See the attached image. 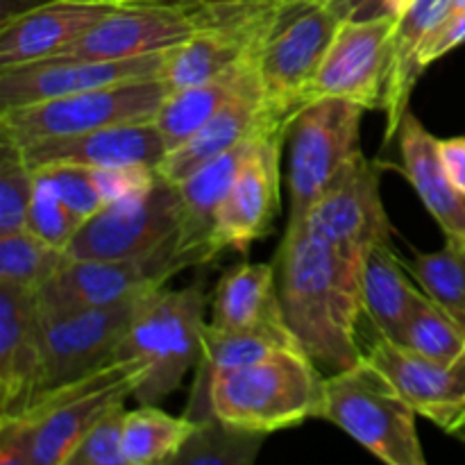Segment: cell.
<instances>
[{"label": "cell", "instance_id": "cell-36", "mask_svg": "<svg viewBox=\"0 0 465 465\" xmlns=\"http://www.w3.org/2000/svg\"><path fill=\"white\" fill-rule=\"evenodd\" d=\"M82 225L84 223L64 203L53 180L45 173L35 171V191H32L30 209H27L25 230H30L32 234L44 239L45 243L66 252L68 243H71L73 236L77 234Z\"/></svg>", "mask_w": 465, "mask_h": 465}, {"label": "cell", "instance_id": "cell-39", "mask_svg": "<svg viewBox=\"0 0 465 465\" xmlns=\"http://www.w3.org/2000/svg\"><path fill=\"white\" fill-rule=\"evenodd\" d=\"M91 173H94V180L98 184L104 204L150 189L159 177L157 168L145 166V163L118 168H91Z\"/></svg>", "mask_w": 465, "mask_h": 465}, {"label": "cell", "instance_id": "cell-17", "mask_svg": "<svg viewBox=\"0 0 465 465\" xmlns=\"http://www.w3.org/2000/svg\"><path fill=\"white\" fill-rule=\"evenodd\" d=\"M363 354L393 381L418 416L445 434L465 439V354L436 361L381 334Z\"/></svg>", "mask_w": 465, "mask_h": 465}, {"label": "cell", "instance_id": "cell-10", "mask_svg": "<svg viewBox=\"0 0 465 465\" xmlns=\"http://www.w3.org/2000/svg\"><path fill=\"white\" fill-rule=\"evenodd\" d=\"M182 198L157 177L150 189L104 204L68 243V259H136L154 252L180 230Z\"/></svg>", "mask_w": 465, "mask_h": 465}, {"label": "cell", "instance_id": "cell-23", "mask_svg": "<svg viewBox=\"0 0 465 465\" xmlns=\"http://www.w3.org/2000/svg\"><path fill=\"white\" fill-rule=\"evenodd\" d=\"M266 132V130H259ZM257 132V134H259ZM257 134L245 139L236 148L218 154L212 162L195 168L191 175L177 182L182 198V218L177 230V250L189 262V266H203L216 259V250L212 245L213 223L221 209L223 200L230 193L232 182L239 175L250 148H252Z\"/></svg>", "mask_w": 465, "mask_h": 465}, {"label": "cell", "instance_id": "cell-1", "mask_svg": "<svg viewBox=\"0 0 465 465\" xmlns=\"http://www.w3.org/2000/svg\"><path fill=\"white\" fill-rule=\"evenodd\" d=\"M277 293L286 325L325 375L363 357L357 343L361 318V263L289 223L275 262Z\"/></svg>", "mask_w": 465, "mask_h": 465}, {"label": "cell", "instance_id": "cell-33", "mask_svg": "<svg viewBox=\"0 0 465 465\" xmlns=\"http://www.w3.org/2000/svg\"><path fill=\"white\" fill-rule=\"evenodd\" d=\"M404 266L420 284L422 293L465 325V248L454 243H445L436 252L411 248V259Z\"/></svg>", "mask_w": 465, "mask_h": 465}, {"label": "cell", "instance_id": "cell-40", "mask_svg": "<svg viewBox=\"0 0 465 465\" xmlns=\"http://www.w3.org/2000/svg\"><path fill=\"white\" fill-rule=\"evenodd\" d=\"M327 3L343 21L350 18L400 16L411 5V0H321Z\"/></svg>", "mask_w": 465, "mask_h": 465}, {"label": "cell", "instance_id": "cell-4", "mask_svg": "<svg viewBox=\"0 0 465 465\" xmlns=\"http://www.w3.org/2000/svg\"><path fill=\"white\" fill-rule=\"evenodd\" d=\"M207 293L195 282L186 289H162L136 302L134 321L118 345L116 359H143L148 375L134 391L139 404H157L180 389L182 380L203 359Z\"/></svg>", "mask_w": 465, "mask_h": 465}, {"label": "cell", "instance_id": "cell-13", "mask_svg": "<svg viewBox=\"0 0 465 465\" xmlns=\"http://www.w3.org/2000/svg\"><path fill=\"white\" fill-rule=\"evenodd\" d=\"M136 302L77 309L54 316L41 313V368L32 402L114 361L118 345L134 321Z\"/></svg>", "mask_w": 465, "mask_h": 465}, {"label": "cell", "instance_id": "cell-7", "mask_svg": "<svg viewBox=\"0 0 465 465\" xmlns=\"http://www.w3.org/2000/svg\"><path fill=\"white\" fill-rule=\"evenodd\" d=\"M366 107L345 98L304 104L286 127L291 193L289 223L302 221L312 204L361 157V118Z\"/></svg>", "mask_w": 465, "mask_h": 465}, {"label": "cell", "instance_id": "cell-35", "mask_svg": "<svg viewBox=\"0 0 465 465\" xmlns=\"http://www.w3.org/2000/svg\"><path fill=\"white\" fill-rule=\"evenodd\" d=\"M35 191V171L21 145L0 134V234L25 230L27 209Z\"/></svg>", "mask_w": 465, "mask_h": 465}, {"label": "cell", "instance_id": "cell-21", "mask_svg": "<svg viewBox=\"0 0 465 465\" xmlns=\"http://www.w3.org/2000/svg\"><path fill=\"white\" fill-rule=\"evenodd\" d=\"M262 112L263 91L262 80H259L257 62H254L250 71L245 73L239 89L234 91V95L193 136H189L184 143L171 150L157 163V173L163 180L177 184L186 175H191L195 168L212 162L213 157L236 148L245 139L257 134L262 130Z\"/></svg>", "mask_w": 465, "mask_h": 465}, {"label": "cell", "instance_id": "cell-8", "mask_svg": "<svg viewBox=\"0 0 465 465\" xmlns=\"http://www.w3.org/2000/svg\"><path fill=\"white\" fill-rule=\"evenodd\" d=\"M168 91L171 89L154 77L41 103L0 107V134L25 148L39 141L68 139L103 127L153 121Z\"/></svg>", "mask_w": 465, "mask_h": 465}, {"label": "cell", "instance_id": "cell-15", "mask_svg": "<svg viewBox=\"0 0 465 465\" xmlns=\"http://www.w3.org/2000/svg\"><path fill=\"white\" fill-rule=\"evenodd\" d=\"M380 168L361 157L312 204L302 221L318 239L334 245L352 262L363 263L375 245L391 243L389 216L381 203Z\"/></svg>", "mask_w": 465, "mask_h": 465}, {"label": "cell", "instance_id": "cell-3", "mask_svg": "<svg viewBox=\"0 0 465 465\" xmlns=\"http://www.w3.org/2000/svg\"><path fill=\"white\" fill-rule=\"evenodd\" d=\"M325 372L304 350H284L209 380L203 418L236 430L272 434L321 418Z\"/></svg>", "mask_w": 465, "mask_h": 465}, {"label": "cell", "instance_id": "cell-32", "mask_svg": "<svg viewBox=\"0 0 465 465\" xmlns=\"http://www.w3.org/2000/svg\"><path fill=\"white\" fill-rule=\"evenodd\" d=\"M266 434L236 430L216 418L195 420L193 434L173 465H250L257 459Z\"/></svg>", "mask_w": 465, "mask_h": 465}, {"label": "cell", "instance_id": "cell-37", "mask_svg": "<svg viewBox=\"0 0 465 465\" xmlns=\"http://www.w3.org/2000/svg\"><path fill=\"white\" fill-rule=\"evenodd\" d=\"M125 407H118L100 418L89 434L80 440L68 465H127L123 454Z\"/></svg>", "mask_w": 465, "mask_h": 465}, {"label": "cell", "instance_id": "cell-28", "mask_svg": "<svg viewBox=\"0 0 465 465\" xmlns=\"http://www.w3.org/2000/svg\"><path fill=\"white\" fill-rule=\"evenodd\" d=\"M284 321L272 263H239L218 280L212 295L213 330H254Z\"/></svg>", "mask_w": 465, "mask_h": 465}, {"label": "cell", "instance_id": "cell-31", "mask_svg": "<svg viewBox=\"0 0 465 465\" xmlns=\"http://www.w3.org/2000/svg\"><path fill=\"white\" fill-rule=\"evenodd\" d=\"M64 250L45 243L30 230L0 234V286L36 295L66 263Z\"/></svg>", "mask_w": 465, "mask_h": 465}, {"label": "cell", "instance_id": "cell-44", "mask_svg": "<svg viewBox=\"0 0 465 465\" xmlns=\"http://www.w3.org/2000/svg\"><path fill=\"white\" fill-rule=\"evenodd\" d=\"M109 3H118V5H125V3H200V0H109Z\"/></svg>", "mask_w": 465, "mask_h": 465}, {"label": "cell", "instance_id": "cell-42", "mask_svg": "<svg viewBox=\"0 0 465 465\" xmlns=\"http://www.w3.org/2000/svg\"><path fill=\"white\" fill-rule=\"evenodd\" d=\"M439 154L450 182L465 198V136L439 139Z\"/></svg>", "mask_w": 465, "mask_h": 465}, {"label": "cell", "instance_id": "cell-12", "mask_svg": "<svg viewBox=\"0 0 465 465\" xmlns=\"http://www.w3.org/2000/svg\"><path fill=\"white\" fill-rule=\"evenodd\" d=\"M212 16L203 3L116 5L89 32L50 59L114 62L163 53L189 39Z\"/></svg>", "mask_w": 465, "mask_h": 465}, {"label": "cell", "instance_id": "cell-43", "mask_svg": "<svg viewBox=\"0 0 465 465\" xmlns=\"http://www.w3.org/2000/svg\"><path fill=\"white\" fill-rule=\"evenodd\" d=\"M203 5H239V7H263V5H282L291 0H200Z\"/></svg>", "mask_w": 465, "mask_h": 465}, {"label": "cell", "instance_id": "cell-18", "mask_svg": "<svg viewBox=\"0 0 465 465\" xmlns=\"http://www.w3.org/2000/svg\"><path fill=\"white\" fill-rule=\"evenodd\" d=\"M163 53L114 62L41 59L21 66L0 68V107L41 103L123 82L154 80L162 71Z\"/></svg>", "mask_w": 465, "mask_h": 465}, {"label": "cell", "instance_id": "cell-2", "mask_svg": "<svg viewBox=\"0 0 465 465\" xmlns=\"http://www.w3.org/2000/svg\"><path fill=\"white\" fill-rule=\"evenodd\" d=\"M148 375L143 359H114L82 380L39 395L14 416H0V465H68L91 427Z\"/></svg>", "mask_w": 465, "mask_h": 465}, {"label": "cell", "instance_id": "cell-24", "mask_svg": "<svg viewBox=\"0 0 465 465\" xmlns=\"http://www.w3.org/2000/svg\"><path fill=\"white\" fill-rule=\"evenodd\" d=\"M402 171L448 243L465 248V198L454 189L439 154V139L409 109L398 130Z\"/></svg>", "mask_w": 465, "mask_h": 465}, {"label": "cell", "instance_id": "cell-41", "mask_svg": "<svg viewBox=\"0 0 465 465\" xmlns=\"http://www.w3.org/2000/svg\"><path fill=\"white\" fill-rule=\"evenodd\" d=\"M461 44H465V12L448 16V21H445L443 25L431 35V39L427 41L425 50H422V57H420L422 68L434 64L436 59L448 54L450 50L459 48Z\"/></svg>", "mask_w": 465, "mask_h": 465}, {"label": "cell", "instance_id": "cell-6", "mask_svg": "<svg viewBox=\"0 0 465 465\" xmlns=\"http://www.w3.org/2000/svg\"><path fill=\"white\" fill-rule=\"evenodd\" d=\"M341 23L343 18L321 0H291L282 5L280 16L257 54L263 130L286 134Z\"/></svg>", "mask_w": 465, "mask_h": 465}, {"label": "cell", "instance_id": "cell-5", "mask_svg": "<svg viewBox=\"0 0 465 465\" xmlns=\"http://www.w3.org/2000/svg\"><path fill=\"white\" fill-rule=\"evenodd\" d=\"M322 420L352 436L389 465H425L416 409L363 354L354 366L325 377Z\"/></svg>", "mask_w": 465, "mask_h": 465}, {"label": "cell", "instance_id": "cell-14", "mask_svg": "<svg viewBox=\"0 0 465 465\" xmlns=\"http://www.w3.org/2000/svg\"><path fill=\"white\" fill-rule=\"evenodd\" d=\"M395 25L398 16L350 18L341 23L304 95V104L318 98H345L366 109H384Z\"/></svg>", "mask_w": 465, "mask_h": 465}, {"label": "cell", "instance_id": "cell-30", "mask_svg": "<svg viewBox=\"0 0 465 465\" xmlns=\"http://www.w3.org/2000/svg\"><path fill=\"white\" fill-rule=\"evenodd\" d=\"M195 420L189 416H171L154 404H141L125 413L123 427V454L127 465L175 463L189 436L193 434Z\"/></svg>", "mask_w": 465, "mask_h": 465}, {"label": "cell", "instance_id": "cell-25", "mask_svg": "<svg viewBox=\"0 0 465 465\" xmlns=\"http://www.w3.org/2000/svg\"><path fill=\"white\" fill-rule=\"evenodd\" d=\"M452 9V0H411L398 16L393 35V62L386 86V114L389 130L386 139H393L400 130L402 116L409 112V98L422 75V50L436 30L445 23Z\"/></svg>", "mask_w": 465, "mask_h": 465}, {"label": "cell", "instance_id": "cell-38", "mask_svg": "<svg viewBox=\"0 0 465 465\" xmlns=\"http://www.w3.org/2000/svg\"><path fill=\"white\" fill-rule=\"evenodd\" d=\"M36 171L45 173L53 180L64 203L71 207V212L82 223L89 221L94 213H98L104 207V200L100 195L91 168L73 166V163H54V166L36 168Z\"/></svg>", "mask_w": 465, "mask_h": 465}, {"label": "cell", "instance_id": "cell-9", "mask_svg": "<svg viewBox=\"0 0 465 465\" xmlns=\"http://www.w3.org/2000/svg\"><path fill=\"white\" fill-rule=\"evenodd\" d=\"M189 268L177 250V234L145 257L136 259H71L36 293L39 312L45 316L77 309L116 307L136 302L162 289L175 272Z\"/></svg>", "mask_w": 465, "mask_h": 465}, {"label": "cell", "instance_id": "cell-26", "mask_svg": "<svg viewBox=\"0 0 465 465\" xmlns=\"http://www.w3.org/2000/svg\"><path fill=\"white\" fill-rule=\"evenodd\" d=\"M284 350H302L298 336L291 331L286 321L271 322V325L254 327V330H213L207 325L204 331L203 359L195 366V381L191 391V402L186 416L191 420H203L204 391L209 380L223 371L248 366V363L262 361Z\"/></svg>", "mask_w": 465, "mask_h": 465}, {"label": "cell", "instance_id": "cell-20", "mask_svg": "<svg viewBox=\"0 0 465 465\" xmlns=\"http://www.w3.org/2000/svg\"><path fill=\"white\" fill-rule=\"evenodd\" d=\"M23 157L32 171L54 163H73L86 168L118 166H154L168 154L166 141L159 134L154 121L125 123V125L103 127L68 139H50L25 145Z\"/></svg>", "mask_w": 465, "mask_h": 465}, {"label": "cell", "instance_id": "cell-27", "mask_svg": "<svg viewBox=\"0 0 465 465\" xmlns=\"http://www.w3.org/2000/svg\"><path fill=\"white\" fill-rule=\"evenodd\" d=\"M425 298L407 275L391 243H380L366 254L361 263V307L377 334L402 343L409 318Z\"/></svg>", "mask_w": 465, "mask_h": 465}, {"label": "cell", "instance_id": "cell-34", "mask_svg": "<svg viewBox=\"0 0 465 465\" xmlns=\"http://www.w3.org/2000/svg\"><path fill=\"white\" fill-rule=\"evenodd\" d=\"M402 345L436 361H454L465 354V325L425 295L409 318Z\"/></svg>", "mask_w": 465, "mask_h": 465}, {"label": "cell", "instance_id": "cell-19", "mask_svg": "<svg viewBox=\"0 0 465 465\" xmlns=\"http://www.w3.org/2000/svg\"><path fill=\"white\" fill-rule=\"evenodd\" d=\"M116 5L109 0H50L12 14L0 27V68L54 57Z\"/></svg>", "mask_w": 465, "mask_h": 465}, {"label": "cell", "instance_id": "cell-11", "mask_svg": "<svg viewBox=\"0 0 465 465\" xmlns=\"http://www.w3.org/2000/svg\"><path fill=\"white\" fill-rule=\"evenodd\" d=\"M282 5H207L212 9L209 21L163 53L159 80L171 91L203 84L254 59L280 16Z\"/></svg>", "mask_w": 465, "mask_h": 465}, {"label": "cell", "instance_id": "cell-29", "mask_svg": "<svg viewBox=\"0 0 465 465\" xmlns=\"http://www.w3.org/2000/svg\"><path fill=\"white\" fill-rule=\"evenodd\" d=\"M254 62H257V57L241 64L225 75L216 77V80L168 91L153 118L159 134L166 141L168 153L184 143L189 136H193L234 95V91L239 89L245 73L250 71Z\"/></svg>", "mask_w": 465, "mask_h": 465}, {"label": "cell", "instance_id": "cell-22", "mask_svg": "<svg viewBox=\"0 0 465 465\" xmlns=\"http://www.w3.org/2000/svg\"><path fill=\"white\" fill-rule=\"evenodd\" d=\"M41 368V312L36 295L0 286V416L32 402Z\"/></svg>", "mask_w": 465, "mask_h": 465}, {"label": "cell", "instance_id": "cell-16", "mask_svg": "<svg viewBox=\"0 0 465 465\" xmlns=\"http://www.w3.org/2000/svg\"><path fill=\"white\" fill-rule=\"evenodd\" d=\"M286 134L259 132L223 200L212 232L216 254L223 250L248 252L254 241L271 234L280 213V154Z\"/></svg>", "mask_w": 465, "mask_h": 465}, {"label": "cell", "instance_id": "cell-45", "mask_svg": "<svg viewBox=\"0 0 465 465\" xmlns=\"http://www.w3.org/2000/svg\"><path fill=\"white\" fill-rule=\"evenodd\" d=\"M459 12H465V0H452V9H450V16L452 14H459ZM448 21V18H445Z\"/></svg>", "mask_w": 465, "mask_h": 465}]
</instances>
